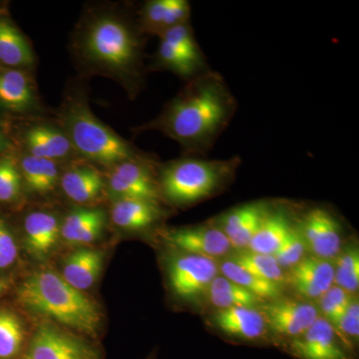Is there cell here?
Instances as JSON below:
<instances>
[{"instance_id":"obj_1","label":"cell","mask_w":359,"mask_h":359,"mask_svg":"<svg viewBox=\"0 0 359 359\" xmlns=\"http://www.w3.org/2000/svg\"><path fill=\"white\" fill-rule=\"evenodd\" d=\"M146 39L129 4L104 2L84 9L71 35L70 52L82 76L109 78L134 100L145 88Z\"/></svg>"},{"instance_id":"obj_2","label":"cell","mask_w":359,"mask_h":359,"mask_svg":"<svg viewBox=\"0 0 359 359\" xmlns=\"http://www.w3.org/2000/svg\"><path fill=\"white\" fill-rule=\"evenodd\" d=\"M237 110V99L226 80L211 69L187 82L157 117L133 131L160 132L176 141L184 155L205 157Z\"/></svg>"},{"instance_id":"obj_3","label":"cell","mask_w":359,"mask_h":359,"mask_svg":"<svg viewBox=\"0 0 359 359\" xmlns=\"http://www.w3.org/2000/svg\"><path fill=\"white\" fill-rule=\"evenodd\" d=\"M54 119L67 135L80 159L95 166L110 169L123 161L150 156L96 117L82 79L68 83Z\"/></svg>"},{"instance_id":"obj_4","label":"cell","mask_w":359,"mask_h":359,"mask_svg":"<svg viewBox=\"0 0 359 359\" xmlns=\"http://www.w3.org/2000/svg\"><path fill=\"white\" fill-rule=\"evenodd\" d=\"M21 306L85 337H96L100 332V309L83 292L51 271L30 273L18 290Z\"/></svg>"},{"instance_id":"obj_5","label":"cell","mask_w":359,"mask_h":359,"mask_svg":"<svg viewBox=\"0 0 359 359\" xmlns=\"http://www.w3.org/2000/svg\"><path fill=\"white\" fill-rule=\"evenodd\" d=\"M240 165L238 156L209 160L188 155L158 164V185L163 202L187 208L210 199L230 185Z\"/></svg>"},{"instance_id":"obj_6","label":"cell","mask_w":359,"mask_h":359,"mask_svg":"<svg viewBox=\"0 0 359 359\" xmlns=\"http://www.w3.org/2000/svg\"><path fill=\"white\" fill-rule=\"evenodd\" d=\"M157 167L154 155L123 161L108 169L106 193L111 201L142 199L164 203L158 185Z\"/></svg>"},{"instance_id":"obj_7","label":"cell","mask_w":359,"mask_h":359,"mask_svg":"<svg viewBox=\"0 0 359 359\" xmlns=\"http://www.w3.org/2000/svg\"><path fill=\"white\" fill-rule=\"evenodd\" d=\"M102 351L83 335L41 323L26 344L22 359H102Z\"/></svg>"},{"instance_id":"obj_8","label":"cell","mask_w":359,"mask_h":359,"mask_svg":"<svg viewBox=\"0 0 359 359\" xmlns=\"http://www.w3.org/2000/svg\"><path fill=\"white\" fill-rule=\"evenodd\" d=\"M168 262L170 289L180 299L197 302L205 299L210 285L219 275L217 259L176 252Z\"/></svg>"},{"instance_id":"obj_9","label":"cell","mask_w":359,"mask_h":359,"mask_svg":"<svg viewBox=\"0 0 359 359\" xmlns=\"http://www.w3.org/2000/svg\"><path fill=\"white\" fill-rule=\"evenodd\" d=\"M28 119L18 138L21 151L62 165L82 160L55 119L43 117Z\"/></svg>"},{"instance_id":"obj_10","label":"cell","mask_w":359,"mask_h":359,"mask_svg":"<svg viewBox=\"0 0 359 359\" xmlns=\"http://www.w3.org/2000/svg\"><path fill=\"white\" fill-rule=\"evenodd\" d=\"M271 334L278 346L299 337L320 318L316 304L294 299H275L259 306Z\"/></svg>"},{"instance_id":"obj_11","label":"cell","mask_w":359,"mask_h":359,"mask_svg":"<svg viewBox=\"0 0 359 359\" xmlns=\"http://www.w3.org/2000/svg\"><path fill=\"white\" fill-rule=\"evenodd\" d=\"M295 219L311 256L334 262L344 247V229L337 215L316 205Z\"/></svg>"},{"instance_id":"obj_12","label":"cell","mask_w":359,"mask_h":359,"mask_svg":"<svg viewBox=\"0 0 359 359\" xmlns=\"http://www.w3.org/2000/svg\"><path fill=\"white\" fill-rule=\"evenodd\" d=\"M160 237L176 252L198 255L210 259H223L233 252L230 241L215 223L171 228L161 231Z\"/></svg>"},{"instance_id":"obj_13","label":"cell","mask_w":359,"mask_h":359,"mask_svg":"<svg viewBox=\"0 0 359 359\" xmlns=\"http://www.w3.org/2000/svg\"><path fill=\"white\" fill-rule=\"evenodd\" d=\"M44 110L34 72L0 66V111L37 118L42 117Z\"/></svg>"},{"instance_id":"obj_14","label":"cell","mask_w":359,"mask_h":359,"mask_svg":"<svg viewBox=\"0 0 359 359\" xmlns=\"http://www.w3.org/2000/svg\"><path fill=\"white\" fill-rule=\"evenodd\" d=\"M282 347L297 359L355 358L340 341L334 327L321 316L304 334Z\"/></svg>"},{"instance_id":"obj_15","label":"cell","mask_w":359,"mask_h":359,"mask_svg":"<svg viewBox=\"0 0 359 359\" xmlns=\"http://www.w3.org/2000/svg\"><path fill=\"white\" fill-rule=\"evenodd\" d=\"M209 323L229 339L244 342H271L268 325L259 308L218 309L210 316Z\"/></svg>"},{"instance_id":"obj_16","label":"cell","mask_w":359,"mask_h":359,"mask_svg":"<svg viewBox=\"0 0 359 359\" xmlns=\"http://www.w3.org/2000/svg\"><path fill=\"white\" fill-rule=\"evenodd\" d=\"M59 188L79 207H94L92 205L106 193L105 176L95 165L84 160L75 161L63 168Z\"/></svg>"},{"instance_id":"obj_17","label":"cell","mask_w":359,"mask_h":359,"mask_svg":"<svg viewBox=\"0 0 359 359\" xmlns=\"http://www.w3.org/2000/svg\"><path fill=\"white\" fill-rule=\"evenodd\" d=\"M271 205L263 201L247 203L224 212L214 221L229 238L233 250H247Z\"/></svg>"},{"instance_id":"obj_18","label":"cell","mask_w":359,"mask_h":359,"mask_svg":"<svg viewBox=\"0 0 359 359\" xmlns=\"http://www.w3.org/2000/svg\"><path fill=\"white\" fill-rule=\"evenodd\" d=\"M285 273L287 285H292L295 292L306 299L318 301L334 285V262L311 255L304 257Z\"/></svg>"},{"instance_id":"obj_19","label":"cell","mask_w":359,"mask_h":359,"mask_svg":"<svg viewBox=\"0 0 359 359\" xmlns=\"http://www.w3.org/2000/svg\"><path fill=\"white\" fill-rule=\"evenodd\" d=\"M61 219L55 212L35 210L23 219V244L33 259L43 261L60 240Z\"/></svg>"},{"instance_id":"obj_20","label":"cell","mask_w":359,"mask_h":359,"mask_svg":"<svg viewBox=\"0 0 359 359\" xmlns=\"http://www.w3.org/2000/svg\"><path fill=\"white\" fill-rule=\"evenodd\" d=\"M36 63L32 42L14 22L8 11L0 7V66L34 72Z\"/></svg>"},{"instance_id":"obj_21","label":"cell","mask_w":359,"mask_h":359,"mask_svg":"<svg viewBox=\"0 0 359 359\" xmlns=\"http://www.w3.org/2000/svg\"><path fill=\"white\" fill-rule=\"evenodd\" d=\"M108 219L102 208H74L61 219L60 240L75 247L92 244L103 235Z\"/></svg>"},{"instance_id":"obj_22","label":"cell","mask_w":359,"mask_h":359,"mask_svg":"<svg viewBox=\"0 0 359 359\" xmlns=\"http://www.w3.org/2000/svg\"><path fill=\"white\" fill-rule=\"evenodd\" d=\"M136 15L142 32L159 37L170 28L190 21L191 4L187 0H148Z\"/></svg>"},{"instance_id":"obj_23","label":"cell","mask_w":359,"mask_h":359,"mask_svg":"<svg viewBox=\"0 0 359 359\" xmlns=\"http://www.w3.org/2000/svg\"><path fill=\"white\" fill-rule=\"evenodd\" d=\"M166 210L163 203L142 199L111 201L108 216L111 223L118 229L128 231H140L153 228L164 219Z\"/></svg>"},{"instance_id":"obj_24","label":"cell","mask_w":359,"mask_h":359,"mask_svg":"<svg viewBox=\"0 0 359 359\" xmlns=\"http://www.w3.org/2000/svg\"><path fill=\"white\" fill-rule=\"evenodd\" d=\"M16 152L25 192L39 197L53 193L59 187L63 165L34 157L21 150Z\"/></svg>"},{"instance_id":"obj_25","label":"cell","mask_w":359,"mask_h":359,"mask_svg":"<svg viewBox=\"0 0 359 359\" xmlns=\"http://www.w3.org/2000/svg\"><path fill=\"white\" fill-rule=\"evenodd\" d=\"M294 219L283 205H271L261 226L250 240L247 250L257 254L273 256L292 229Z\"/></svg>"},{"instance_id":"obj_26","label":"cell","mask_w":359,"mask_h":359,"mask_svg":"<svg viewBox=\"0 0 359 359\" xmlns=\"http://www.w3.org/2000/svg\"><path fill=\"white\" fill-rule=\"evenodd\" d=\"M103 264V250L80 248L66 257L60 275L74 289L84 292L97 282Z\"/></svg>"},{"instance_id":"obj_27","label":"cell","mask_w":359,"mask_h":359,"mask_svg":"<svg viewBox=\"0 0 359 359\" xmlns=\"http://www.w3.org/2000/svg\"><path fill=\"white\" fill-rule=\"evenodd\" d=\"M148 71H169L188 82L211 70L179 51L173 45L160 39L159 46L147 67Z\"/></svg>"},{"instance_id":"obj_28","label":"cell","mask_w":359,"mask_h":359,"mask_svg":"<svg viewBox=\"0 0 359 359\" xmlns=\"http://www.w3.org/2000/svg\"><path fill=\"white\" fill-rule=\"evenodd\" d=\"M204 299L216 311L237 306L259 308L264 302L257 295L222 275L217 276L212 280Z\"/></svg>"},{"instance_id":"obj_29","label":"cell","mask_w":359,"mask_h":359,"mask_svg":"<svg viewBox=\"0 0 359 359\" xmlns=\"http://www.w3.org/2000/svg\"><path fill=\"white\" fill-rule=\"evenodd\" d=\"M219 275L249 290L263 301H275L282 297L283 285L255 276L230 259L219 264Z\"/></svg>"},{"instance_id":"obj_30","label":"cell","mask_w":359,"mask_h":359,"mask_svg":"<svg viewBox=\"0 0 359 359\" xmlns=\"http://www.w3.org/2000/svg\"><path fill=\"white\" fill-rule=\"evenodd\" d=\"M229 259L264 280L280 285H287V273L273 256L242 250H233V254Z\"/></svg>"},{"instance_id":"obj_31","label":"cell","mask_w":359,"mask_h":359,"mask_svg":"<svg viewBox=\"0 0 359 359\" xmlns=\"http://www.w3.org/2000/svg\"><path fill=\"white\" fill-rule=\"evenodd\" d=\"M25 346V330L20 318L0 309V359H22Z\"/></svg>"},{"instance_id":"obj_32","label":"cell","mask_w":359,"mask_h":359,"mask_svg":"<svg viewBox=\"0 0 359 359\" xmlns=\"http://www.w3.org/2000/svg\"><path fill=\"white\" fill-rule=\"evenodd\" d=\"M16 149L0 155V204L20 202L25 194Z\"/></svg>"},{"instance_id":"obj_33","label":"cell","mask_w":359,"mask_h":359,"mask_svg":"<svg viewBox=\"0 0 359 359\" xmlns=\"http://www.w3.org/2000/svg\"><path fill=\"white\" fill-rule=\"evenodd\" d=\"M334 285L347 294L355 295L359 287V250L358 245L351 244L342 247L334 261Z\"/></svg>"},{"instance_id":"obj_34","label":"cell","mask_w":359,"mask_h":359,"mask_svg":"<svg viewBox=\"0 0 359 359\" xmlns=\"http://www.w3.org/2000/svg\"><path fill=\"white\" fill-rule=\"evenodd\" d=\"M159 39L173 45L179 51L185 54L195 62L199 63L201 65L209 66L204 52L201 49L200 45L198 44L197 39H196L190 21L170 28L169 30L160 35Z\"/></svg>"},{"instance_id":"obj_35","label":"cell","mask_w":359,"mask_h":359,"mask_svg":"<svg viewBox=\"0 0 359 359\" xmlns=\"http://www.w3.org/2000/svg\"><path fill=\"white\" fill-rule=\"evenodd\" d=\"M306 252H308V248L301 230L297 226V219H294L292 229L273 257L282 269L287 271V269L299 264L306 256Z\"/></svg>"},{"instance_id":"obj_36","label":"cell","mask_w":359,"mask_h":359,"mask_svg":"<svg viewBox=\"0 0 359 359\" xmlns=\"http://www.w3.org/2000/svg\"><path fill=\"white\" fill-rule=\"evenodd\" d=\"M355 295L347 294L337 285H332L318 299L316 308L321 318L327 320L334 327L346 313Z\"/></svg>"},{"instance_id":"obj_37","label":"cell","mask_w":359,"mask_h":359,"mask_svg":"<svg viewBox=\"0 0 359 359\" xmlns=\"http://www.w3.org/2000/svg\"><path fill=\"white\" fill-rule=\"evenodd\" d=\"M335 332L347 351L355 356L359 340V302L354 297L346 313L334 325Z\"/></svg>"},{"instance_id":"obj_38","label":"cell","mask_w":359,"mask_h":359,"mask_svg":"<svg viewBox=\"0 0 359 359\" xmlns=\"http://www.w3.org/2000/svg\"><path fill=\"white\" fill-rule=\"evenodd\" d=\"M18 256V245L6 221L0 218V269H6L15 263Z\"/></svg>"},{"instance_id":"obj_39","label":"cell","mask_w":359,"mask_h":359,"mask_svg":"<svg viewBox=\"0 0 359 359\" xmlns=\"http://www.w3.org/2000/svg\"><path fill=\"white\" fill-rule=\"evenodd\" d=\"M15 149V143L11 130L6 123L0 120V155Z\"/></svg>"},{"instance_id":"obj_40","label":"cell","mask_w":359,"mask_h":359,"mask_svg":"<svg viewBox=\"0 0 359 359\" xmlns=\"http://www.w3.org/2000/svg\"><path fill=\"white\" fill-rule=\"evenodd\" d=\"M7 287V283L6 280H1L0 278V297L4 294V292H6Z\"/></svg>"}]
</instances>
